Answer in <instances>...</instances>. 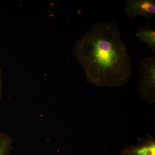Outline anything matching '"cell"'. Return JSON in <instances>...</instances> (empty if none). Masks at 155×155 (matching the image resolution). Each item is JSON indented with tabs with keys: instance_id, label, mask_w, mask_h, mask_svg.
Listing matches in <instances>:
<instances>
[{
	"instance_id": "1",
	"label": "cell",
	"mask_w": 155,
	"mask_h": 155,
	"mask_svg": "<svg viewBox=\"0 0 155 155\" xmlns=\"http://www.w3.org/2000/svg\"><path fill=\"white\" fill-rule=\"evenodd\" d=\"M73 52L89 83L120 87L131 77V59L115 22L94 24L75 42Z\"/></svg>"
},
{
	"instance_id": "2",
	"label": "cell",
	"mask_w": 155,
	"mask_h": 155,
	"mask_svg": "<svg viewBox=\"0 0 155 155\" xmlns=\"http://www.w3.org/2000/svg\"><path fill=\"white\" fill-rule=\"evenodd\" d=\"M140 64L139 93L142 98L151 104L155 102V56L144 57Z\"/></svg>"
},
{
	"instance_id": "3",
	"label": "cell",
	"mask_w": 155,
	"mask_h": 155,
	"mask_svg": "<svg viewBox=\"0 0 155 155\" xmlns=\"http://www.w3.org/2000/svg\"><path fill=\"white\" fill-rule=\"evenodd\" d=\"M124 11L131 19L143 16L150 24V19L155 16V0H128L125 2Z\"/></svg>"
},
{
	"instance_id": "4",
	"label": "cell",
	"mask_w": 155,
	"mask_h": 155,
	"mask_svg": "<svg viewBox=\"0 0 155 155\" xmlns=\"http://www.w3.org/2000/svg\"><path fill=\"white\" fill-rule=\"evenodd\" d=\"M138 145L127 146L122 150V155H155V140L148 134L147 138H138Z\"/></svg>"
},
{
	"instance_id": "5",
	"label": "cell",
	"mask_w": 155,
	"mask_h": 155,
	"mask_svg": "<svg viewBox=\"0 0 155 155\" xmlns=\"http://www.w3.org/2000/svg\"><path fill=\"white\" fill-rule=\"evenodd\" d=\"M135 36L140 41L146 43L152 52L155 53V29L150 24L139 28Z\"/></svg>"
},
{
	"instance_id": "6",
	"label": "cell",
	"mask_w": 155,
	"mask_h": 155,
	"mask_svg": "<svg viewBox=\"0 0 155 155\" xmlns=\"http://www.w3.org/2000/svg\"><path fill=\"white\" fill-rule=\"evenodd\" d=\"M12 140L0 131V155H10Z\"/></svg>"
},
{
	"instance_id": "7",
	"label": "cell",
	"mask_w": 155,
	"mask_h": 155,
	"mask_svg": "<svg viewBox=\"0 0 155 155\" xmlns=\"http://www.w3.org/2000/svg\"><path fill=\"white\" fill-rule=\"evenodd\" d=\"M1 85L2 79L1 77V72L0 69V102L1 99Z\"/></svg>"
}]
</instances>
